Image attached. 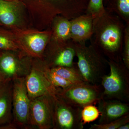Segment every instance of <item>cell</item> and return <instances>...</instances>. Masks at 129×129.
Instances as JSON below:
<instances>
[{
    "mask_svg": "<svg viewBox=\"0 0 129 129\" xmlns=\"http://www.w3.org/2000/svg\"><path fill=\"white\" fill-rule=\"evenodd\" d=\"M125 27L111 9H105L102 14L93 18V39L91 40L108 60L122 61Z\"/></svg>",
    "mask_w": 129,
    "mask_h": 129,
    "instance_id": "1",
    "label": "cell"
},
{
    "mask_svg": "<svg viewBox=\"0 0 129 129\" xmlns=\"http://www.w3.org/2000/svg\"><path fill=\"white\" fill-rule=\"evenodd\" d=\"M74 43L76 64L84 80L92 84H101L102 78L107 74L108 60L91 40L88 46L85 42Z\"/></svg>",
    "mask_w": 129,
    "mask_h": 129,
    "instance_id": "2",
    "label": "cell"
},
{
    "mask_svg": "<svg viewBox=\"0 0 129 129\" xmlns=\"http://www.w3.org/2000/svg\"><path fill=\"white\" fill-rule=\"evenodd\" d=\"M109 72L102 78V98L129 103V70L122 61L108 60Z\"/></svg>",
    "mask_w": 129,
    "mask_h": 129,
    "instance_id": "3",
    "label": "cell"
},
{
    "mask_svg": "<svg viewBox=\"0 0 129 129\" xmlns=\"http://www.w3.org/2000/svg\"><path fill=\"white\" fill-rule=\"evenodd\" d=\"M102 93L101 84L85 82L74 84L65 89L59 88L56 94L69 103L82 109L87 105L97 103L102 98Z\"/></svg>",
    "mask_w": 129,
    "mask_h": 129,
    "instance_id": "4",
    "label": "cell"
},
{
    "mask_svg": "<svg viewBox=\"0 0 129 129\" xmlns=\"http://www.w3.org/2000/svg\"><path fill=\"white\" fill-rule=\"evenodd\" d=\"M52 97L53 129H83L82 109L69 103L57 94Z\"/></svg>",
    "mask_w": 129,
    "mask_h": 129,
    "instance_id": "5",
    "label": "cell"
},
{
    "mask_svg": "<svg viewBox=\"0 0 129 129\" xmlns=\"http://www.w3.org/2000/svg\"><path fill=\"white\" fill-rule=\"evenodd\" d=\"M12 81L13 122L18 128H31L29 121L30 100L25 85V77L15 78Z\"/></svg>",
    "mask_w": 129,
    "mask_h": 129,
    "instance_id": "6",
    "label": "cell"
},
{
    "mask_svg": "<svg viewBox=\"0 0 129 129\" xmlns=\"http://www.w3.org/2000/svg\"><path fill=\"white\" fill-rule=\"evenodd\" d=\"M52 95H43L30 101L29 121L31 128L53 129Z\"/></svg>",
    "mask_w": 129,
    "mask_h": 129,
    "instance_id": "7",
    "label": "cell"
},
{
    "mask_svg": "<svg viewBox=\"0 0 129 129\" xmlns=\"http://www.w3.org/2000/svg\"><path fill=\"white\" fill-rule=\"evenodd\" d=\"M25 85L30 100L43 95L56 94L58 88L48 80L39 64H32L29 73L25 77Z\"/></svg>",
    "mask_w": 129,
    "mask_h": 129,
    "instance_id": "8",
    "label": "cell"
},
{
    "mask_svg": "<svg viewBox=\"0 0 129 129\" xmlns=\"http://www.w3.org/2000/svg\"><path fill=\"white\" fill-rule=\"evenodd\" d=\"M11 51L0 53V71L7 79L25 77L30 71L32 63Z\"/></svg>",
    "mask_w": 129,
    "mask_h": 129,
    "instance_id": "9",
    "label": "cell"
},
{
    "mask_svg": "<svg viewBox=\"0 0 129 129\" xmlns=\"http://www.w3.org/2000/svg\"><path fill=\"white\" fill-rule=\"evenodd\" d=\"M55 46L51 49L44 64L49 68L57 67H72L75 64V56L73 42L71 40L60 41L54 39Z\"/></svg>",
    "mask_w": 129,
    "mask_h": 129,
    "instance_id": "10",
    "label": "cell"
},
{
    "mask_svg": "<svg viewBox=\"0 0 129 129\" xmlns=\"http://www.w3.org/2000/svg\"><path fill=\"white\" fill-rule=\"evenodd\" d=\"M100 112L98 123H108L129 114V103L101 98L98 102Z\"/></svg>",
    "mask_w": 129,
    "mask_h": 129,
    "instance_id": "11",
    "label": "cell"
},
{
    "mask_svg": "<svg viewBox=\"0 0 129 129\" xmlns=\"http://www.w3.org/2000/svg\"><path fill=\"white\" fill-rule=\"evenodd\" d=\"M12 81L8 79L0 86V129L17 128L13 122Z\"/></svg>",
    "mask_w": 129,
    "mask_h": 129,
    "instance_id": "12",
    "label": "cell"
},
{
    "mask_svg": "<svg viewBox=\"0 0 129 129\" xmlns=\"http://www.w3.org/2000/svg\"><path fill=\"white\" fill-rule=\"evenodd\" d=\"M93 18L85 13L70 20L71 40L75 43L85 42L93 35Z\"/></svg>",
    "mask_w": 129,
    "mask_h": 129,
    "instance_id": "13",
    "label": "cell"
},
{
    "mask_svg": "<svg viewBox=\"0 0 129 129\" xmlns=\"http://www.w3.org/2000/svg\"><path fill=\"white\" fill-rule=\"evenodd\" d=\"M51 34L50 32L28 33L23 37L24 51L30 56L42 57Z\"/></svg>",
    "mask_w": 129,
    "mask_h": 129,
    "instance_id": "14",
    "label": "cell"
},
{
    "mask_svg": "<svg viewBox=\"0 0 129 129\" xmlns=\"http://www.w3.org/2000/svg\"><path fill=\"white\" fill-rule=\"evenodd\" d=\"M20 12L15 2L0 0V22L7 26L16 25L19 22Z\"/></svg>",
    "mask_w": 129,
    "mask_h": 129,
    "instance_id": "15",
    "label": "cell"
},
{
    "mask_svg": "<svg viewBox=\"0 0 129 129\" xmlns=\"http://www.w3.org/2000/svg\"><path fill=\"white\" fill-rule=\"evenodd\" d=\"M53 39L60 41H67L70 39V20L64 17H58L54 21Z\"/></svg>",
    "mask_w": 129,
    "mask_h": 129,
    "instance_id": "16",
    "label": "cell"
},
{
    "mask_svg": "<svg viewBox=\"0 0 129 129\" xmlns=\"http://www.w3.org/2000/svg\"><path fill=\"white\" fill-rule=\"evenodd\" d=\"M50 69L52 72L73 84H79L85 82L77 67L76 63L72 67H57Z\"/></svg>",
    "mask_w": 129,
    "mask_h": 129,
    "instance_id": "17",
    "label": "cell"
},
{
    "mask_svg": "<svg viewBox=\"0 0 129 129\" xmlns=\"http://www.w3.org/2000/svg\"><path fill=\"white\" fill-rule=\"evenodd\" d=\"M41 68L53 86L56 88L65 89L74 84L51 71L50 69L42 63L39 64Z\"/></svg>",
    "mask_w": 129,
    "mask_h": 129,
    "instance_id": "18",
    "label": "cell"
},
{
    "mask_svg": "<svg viewBox=\"0 0 129 129\" xmlns=\"http://www.w3.org/2000/svg\"><path fill=\"white\" fill-rule=\"evenodd\" d=\"M100 112L98 109L93 104L85 106L81 110L82 121L84 125L93 122L99 118Z\"/></svg>",
    "mask_w": 129,
    "mask_h": 129,
    "instance_id": "19",
    "label": "cell"
},
{
    "mask_svg": "<svg viewBox=\"0 0 129 129\" xmlns=\"http://www.w3.org/2000/svg\"><path fill=\"white\" fill-rule=\"evenodd\" d=\"M129 123V114L104 124H94L91 125L90 129H118L122 125Z\"/></svg>",
    "mask_w": 129,
    "mask_h": 129,
    "instance_id": "20",
    "label": "cell"
},
{
    "mask_svg": "<svg viewBox=\"0 0 129 129\" xmlns=\"http://www.w3.org/2000/svg\"><path fill=\"white\" fill-rule=\"evenodd\" d=\"M105 9L103 0H89L85 13L90 14L94 18L103 13Z\"/></svg>",
    "mask_w": 129,
    "mask_h": 129,
    "instance_id": "21",
    "label": "cell"
},
{
    "mask_svg": "<svg viewBox=\"0 0 129 129\" xmlns=\"http://www.w3.org/2000/svg\"><path fill=\"white\" fill-rule=\"evenodd\" d=\"M115 11L126 24H129V0H117Z\"/></svg>",
    "mask_w": 129,
    "mask_h": 129,
    "instance_id": "22",
    "label": "cell"
},
{
    "mask_svg": "<svg viewBox=\"0 0 129 129\" xmlns=\"http://www.w3.org/2000/svg\"><path fill=\"white\" fill-rule=\"evenodd\" d=\"M122 60L125 66L129 70V24H126L125 28Z\"/></svg>",
    "mask_w": 129,
    "mask_h": 129,
    "instance_id": "23",
    "label": "cell"
},
{
    "mask_svg": "<svg viewBox=\"0 0 129 129\" xmlns=\"http://www.w3.org/2000/svg\"><path fill=\"white\" fill-rule=\"evenodd\" d=\"M19 47L15 42L7 35L0 33V49L5 51H17Z\"/></svg>",
    "mask_w": 129,
    "mask_h": 129,
    "instance_id": "24",
    "label": "cell"
},
{
    "mask_svg": "<svg viewBox=\"0 0 129 129\" xmlns=\"http://www.w3.org/2000/svg\"><path fill=\"white\" fill-rule=\"evenodd\" d=\"M8 79L5 75L0 71V86L3 84Z\"/></svg>",
    "mask_w": 129,
    "mask_h": 129,
    "instance_id": "25",
    "label": "cell"
},
{
    "mask_svg": "<svg viewBox=\"0 0 129 129\" xmlns=\"http://www.w3.org/2000/svg\"><path fill=\"white\" fill-rule=\"evenodd\" d=\"M129 123H127L121 125L118 129H129Z\"/></svg>",
    "mask_w": 129,
    "mask_h": 129,
    "instance_id": "26",
    "label": "cell"
},
{
    "mask_svg": "<svg viewBox=\"0 0 129 129\" xmlns=\"http://www.w3.org/2000/svg\"><path fill=\"white\" fill-rule=\"evenodd\" d=\"M3 1H15V0H3Z\"/></svg>",
    "mask_w": 129,
    "mask_h": 129,
    "instance_id": "27",
    "label": "cell"
}]
</instances>
